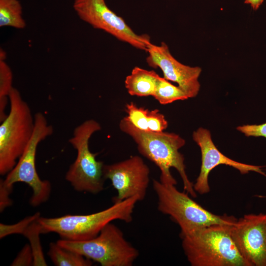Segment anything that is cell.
<instances>
[{
    "label": "cell",
    "mask_w": 266,
    "mask_h": 266,
    "mask_svg": "<svg viewBox=\"0 0 266 266\" xmlns=\"http://www.w3.org/2000/svg\"><path fill=\"white\" fill-rule=\"evenodd\" d=\"M119 127L133 139L139 153L158 166L161 171L160 181L162 183L176 185L177 181L170 171L171 167H174L182 180L184 190L192 197H197L194 184L186 174L184 157L179 152L185 144L182 137L173 133L141 130L126 117L121 120Z\"/></svg>",
    "instance_id": "6da1fadb"
},
{
    "label": "cell",
    "mask_w": 266,
    "mask_h": 266,
    "mask_svg": "<svg viewBox=\"0 0 266 266\" xmlns=\"http://www.w3.org/2000/svg\"><path fill=\"white\" fill-rule=\"evenodd\" d=\"M232 225L215 224L180 235L192 266H247L233 238Z\"/></svg>",
    "instance_id": "7a4b0ae2"
},
{
    "label": "cell",
    "mask_w": 266,
    "mask_h": 266,
    "mask_svg": "<svg viewBox=\"0 0 266 266\" xmlns=\"http://www.w3.org/2000/svg\"><path fill=\"white\" fill-rule=\"evenodd\" d=\"M139 198L135 196L122 201L113 202L109 207L87 215H66L55 218L39 217L37 221L42 233H55L62 239L74 241L91 239L97 236L108 223L119 220L133 221V214Z\"/></svg>",
    "instance_id": "3957f363"
},
{
    "label": "cell",
    "mask_w": 266,
    "mask_h": 266,
    "mask_svg": "<svg viewBox=\"0 0 266 266\" xmlns=\"http://www.w3.org/2000/svg\"><path fill=\"white\" fill-rule=\"evenodd\" d=\"M153 187L158 198V210L169 215L178 225L180 235L212 225H233L237 221L234 216L218 215L209 211L174 185L154 179Z\"/></svg>",
    "instance_id": "277c9868"
},
{
    "label": "cell",
    "mask_w": 266,
    "mask_h": 266,
    "mask_svg": "<svg viewBox=\"0 0 266 266\" xmlns=\"http://www.w3.org/2000/svg\"><path fill=\"white\" fill-rule=\"evenodd\" d=\"M10 110L0 126V174L5 175L16 166L33 135L34 120L19 91L13 87Z\"/></svg>",
    "instance_id": "5b68a950"
},
{
    "label": "cell",
    "mask_w": 266,
    "mask_h": 266,
    "mask_svg": "<svg viewBox=\"0 0 266 266\" xmlns=\"http://www.w3.org/2000/svg\"><path fill=\"white\" fill-rule=\"evenodd\" d=\"M57 243L102 266H131L139 256L137 249L126 239L122 231L111 222L91 239L74 241L62 238Z\"/></svg>",
    "instance_id": "8992f818"
},
{
    "label": "cell",
    "mask_w": 266,
    "mask_h": 266,
    "mask_svg": "<svg viewBox=\"0 0 266 266\" xmlns=\"http://www.w3.org/2000/svg\"><path fill=\"white\" fill-rule=\"evenodd\" d=\"M100 130L97 121L86 120L75 128L68 140L76 150L77 156L65 178L77 191L96 194L104 189L103 163L96 160L98 153L91 152L89 145L92 135Z\"/></svg>",
    "instance_id": "52a82bcc"
},
{
    "label": "cell",
    "mask_w": 266,
    "mask_h": 266,
    "mask_svg": "<svg viewBox=\"0 0 266 266\" xmlns=\"http://www.w3.org/2000/svg\"><path fill=\"white\" fill-rule=\"evenodd\" d=\"M34 128L33 135L14 167L7 173L4 180L0 184L13 188L16 182H24L33 190L30 204L37 206L46 201L51 191V186L48 180H41L35 167V155L38 144L51 135L53 128L48 124L45 116L40 112L34 116Z\"/></svg>",
    "instance_id": "ba28073f"
},
{
    "label": "cell",
    "mask_w": 266,
    "mask_h": 266,
    "mask_svg": "<svg viewBox=\"0 0 266 266\" xmlns=\"http://www.w3.org/2000/svg\"><path fill=\"white\" fill-rule=\"evenodd\" d=\"M73 7L83 21L137 49L146 51L151 43L148 35L134 33L121 17L107 6L104 0H74Z\"/></svg>",
    "instance_id": "9c48e42d"
},
{
    "label": "cell",
    "mask_w": 266,
    "mask_h": 266,
    "mask_svg": "<svg viewBox=\"0 0 266 266\" xmlns=\"http://www.w3.org/2000/svg\"><path fill=\"white\" fill-rule=\"evenodd\" d=\"M103 174L117 192L113 198V202H118L135 196L140 201L146 196L150 182V169L138 156L110 165H104Z\"/></svg>",
    "instance_id": "30bf717a"
},
{
    "label": "cell",
    "mask_w": 266,
    "mask_h": 266,
    "mask_svg": "<svg viewBox=\"0 0 266 266\" xmlns=\"http://www.w3.org/2000/svg\"><path fill=\"white\" fill-rule=\"evenodd\" d=\"M230 231L247 266H266V213L245 214Z\"/></svg>",
    "instance_id": "8fae6325"
},
{
    "label": "cell",
    "mask_w": 266,
    "mask_h": 266,
    "mask_svg": "<svg viewBox=\"0 0 266 266\" xmlns=\"http://www.w3.org/2000/svg\"><path fill=\"white\" fill-rule=\"evenodd\" d=\"M148 55L146 62L154 68H160L164 78L176 83L189 98L196 97L200 85L199 77L201 69L199 66L184 65L171 55L167 45L162 42L159 45L149 43L146 51Z\"/></svg>",
    "instance_id": "7c38bea8"
},
{
    "label": "cell",
    "mask_w": 266,
    "mask_h": 266,
    "mask_svg": "<svg viewBox=\"0 0 266 266\" xmlns=\"http://www.w3.org/2000/svg\"><path fill=\"white\" fill-rule=\"evenodd\" d=\"M192 137L200 147L201 155L200 172L194 184L196 193L203 195L209 192V174L213 168L221 165L232 166L243 174L254 171L266 177V173L263 171L264 166L240 163L222 154L214 144L208 130L200 128L193 132Z\"/></svg>",
    "instance_id": "4fadbf2b"
},
{
    "label": "cell",
    "mask_w": 266,
    "mask_h": 266,
    "mask_svg": "<svg viewBox=\"0 0 266 266\" xmlns=\"http://www.w3.org/2000/svg\"><path fill=\"white\" fill-rule=\"evenodd\" d=\"M159 75L154 70L134 67L125 80V86L131 96H153L156 89Z\"/></svg>",
    "instance_id": "5bb4252c"
},
{
    "label": "cell",
    "mask_w": 266,
    "mask_h": 266,
    "mask_svg": "<svg viewBox=\"0 0 266 266\" xmlns=\"http://www.w3.org/2000/svg\"><path fill=\"white\" fill-rule=\"evenodd\" d=\"M48 255L57 266H90L92 262L81 254L65 249L57 243L49 245Z\"/></svg>",
    "instance_id": "9a60e30c"
},
{
    "label": "cell",
    "mask_w": 266,
    "mask_h": 266,
    "mask_svg": "<svg viewBox=\"0 0 266 266\" xmlns=\"http://www.w3.org/2000/svg\"><path fill=\"white\" fill-rule=\"evenodd\" d=\"M26 26L20 1L18 0H0V27L23 29Z\"/></svg>",
    "instance_id": "2e32d148"
},
{
    "label": "cell",
    "mask_w": 266,
    "mask_h": 266,
    "mask_svg": "<svg viewBox=\"0 0 266 266\" xmlns=\"http://www.w3.org/2000/svg\"><path fill=\"white\" fill-rule=\"evenodd\" d=\"M153 97L163 105L189 98L178 86L172 84L169 81L161 76L159 77L156 89Z\"/></svg>",
    "instance_id": "e0dca14e"
},
{
    "label": "cell",
    "mask_w": 266,
    "mask_h": 266,
    "mask_svg": "<svg viewBox=\"0 0 266 266\" xmlns=\"http://www.w3.org/2000/svg\"><path fill=\"white\" fill-rule=\"evenodd\" d=\"M13 75L11 69L5 62L0 60V121L2 122L7 115L4 112L9 100V94L13 88Z\"/></svg>",
    "instance_id": "ac0fdd59"
},
{
    "label": "cell",
    "mask_w": 266,
    "mask_h": 266,
    "mask_svg": "<svg viewBox=\"0 0 266 266\" xmlns=\"http://www.w3.org/2000/svg\"><path fill=\"white\" fill-rule=\"evenodd\" d=\"M37 219L29 226L23 235L29 239L30 242L33 256V265L47 266L40 243L39 235L42 232Z\"/></svg>",
    "instance_id": "d6986e66"
},
{
    "label": "cell",
    "mask_w": 266,
    "mask_h": 266,
    "mask_svg": "<svg viewBox=\"0 0 266 266\" xmlns=\"http://www.w3.org/2000/svg\"><path fill=\"white\" fill-rule=\"evenodd\" d=\"M127 113L126 118L136 128L148 131L150 110L144 107H138L134 102L127 103L125 106Z\"/></svg>",
    "instance_id": "ffe728a7"
},
{
    "label": "cell",
    "mask_w": 266,
    "mask_h": 266,
    "mask_svg": "<svg viewBox=\"0 0 266 266\" xmlns=\"http://www.w3.org/2000/svg\"><path fill=\"white\" fill-rule=\"evenodd\" d=\"M40 217V213L36 212L34 215L27 217L20 222L13 225L0 224V238L12 234H24L29 226Z\"/></svg>",
    "instance_id": "44dd1931"
},
{
    "label": "cell",
    "mask_w": 266,
    "mask_h": 266,
    "mask_svg": "<svg viewBox=\"0 0 266 266\" xmlns=\"http://www.w3.org/2000/svg\"><path fill=\"white\" fill-rule=\"evenodd\" d=\"M168 126V123L165 116L157 109L150 110L148 131L163 132Z\"/></svg>",
    "instance_id": "7402d4cb"
},
{
    "label": "cell",
    "mask_w": 266,
    "mask_h": 266,
    "mask_svg": "<svg viewBox=\"0 0 266 266\" xmlns=\"http://www.w3.org/2000/svg\"><path fill=\"white\" fill-rule=\"evenodd\" d=\"M236 129L247 137H264L266 138V122L260 125L240 126Z\"/></svg>",
    "instance_id": "603a6c76"
},
{
    "label": "cell",
    "mask_w": 266,
    "mask_h": 266,
    "mask_svg": "<svg viewBox=\"0 0 266 266\" xmlns=\"http://www.w3.org/2000/svg\"><path fill=\"white\" fill-rule=\"evenodd\" d=\"M33 256L30 244H27L18 253L11 266H31L33 265Z\"/></svg>",
    "instance_id": "cb8c5ba5"
},
{
    "label": "cell",
    "mask_w": 266,
    "mask_h": 266,
    "mask_svg": "<svg viewBox=\"0 0 266 266\" xmlns=\"http://www.w3.org/2000/svg\"><path fill=\"white\" fill-rule=\"evenodd\" d=\"M12 188L0 184V210L1 212L12 204V200L9 197Z\"/></svg>",
    "instance_id": "d4e9b609"
},
{
    "label": "cell",
    "mask_w": 266,
    "mask_h": 266,
    "mask_svg": "<svg viewBox=\"0 0 266 266\" xmlns=\"http://www.w3.org/2000/svg\"><path fill=\"white\" fill-rule=\"evenodd\" d=\"M264 0H245L244 3L250 5L253 9L256 10L262 5Z\"/></svg>",
    "instance_id": "484cf974"
},
{
    "label": "cell",
    "mask_w": 266,
    "mask_h": 266,
    "mask_svg": "<svg viewBox=\"0 0 266 266\" xmlns=\"http://www.w3.org/2000/svg\"><path fill=\"white\" fill-rule=\"evenodd\" d=\"M6 59V53L2 49L0 51V60H5Z\"/></svg>",
    "instance_id": "4316f807"
}]
</instances>
